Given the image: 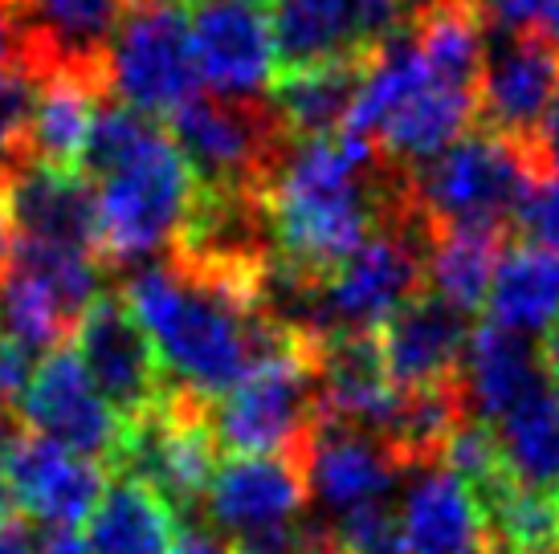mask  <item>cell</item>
<instances>
[{"label":"cell","instance_id":"603a6c76","mask_svg":"<svg viewBox=\"0 0 559 554\" xmlns=\"http://www.w3.org/2000/svg\"><path fill=\"white\" fill-rule=\"evenodd\" d=\"M372 53H359V58H343V62L319 65V70H298V74H278L270 86V103L278 110L282 127L290 131L295 143L307 138H331L340 135L356 98L364 91V77L372 65Z\"/></svg>","mask_w":559,"mask_h":554},{"label":"cell","instance_id":"83f0119b","mask_svg":"<svg viewBox=\"0 0 559 554\" xmlns=\"http://www.w3.org/2000/svg\"><path fill=\"white\" fill-rule=\"evenodd\" d=\"M511 241L514 237L507 232H433L425 290L474 314L478 306H486V290Z\"/></svg>","mask_w":559,"mask_h":554},{"label":"cell","instance_id":"44dd1931","mask_svg":"<svg viewBox=\"0 0 559 554\" xmlns=\"http://www.w3.org/2000/svg\"><path fill=\"white\" fill-rule=\"evenodd\" d=\"M547 380H551V371L544 363L539 342L481 323L469 335L453 387H457L466 420L495 429L498 420H507L519 404L531 400Z\"/></svg>","mask_w":559,"mask_h":554},{"label":"cell","instance_id":"ffe728a7","mask_svg":"<svg viewBox=\"0 0 559 554\" xmlns=\"http://www.w3.org/2000/svg\"><path fill=\"white\" fill-rule=\"evenodd\" d=\"M4 204L16 241L98 257V204L79 171L25 164L4 176ZM103 262V257H98Z\"/></svg>","mask_w":559,"mask_h":554},{"label":"cell","instance_id":"8992f818","mask_svg":"<svg viewBox=\"0 0 559 554\" xmlns=\"http://www.w3.org/2000/svg\"><path fill=\"white\" fill-rule=\"evenodd\" d=\"M433 229L408 204L319 286V342L335 335H376L396 310L425 293Z\"/></svg>","mask_w":559,"mask_h":554},{"label":"cell","instance_id":"e575fe53","mask_svg":"<svg viewBox=\"0 0 559 554\" xmlns=\"http://www.w3.org/2000/svg\"><path fill=\"white\" fill-rule=\"evenodd\" d=\"M347 9L359 16L372 41H384L396 25H404V0H347Z\"/></svg>","mask_w":559,"mask_h":554},{"label":"cell","instance_id":"d6986e66","mask_svg":"<svg viewBox=\"0 0 559 554\" xmlns=\"http://www.w3.org/2000/svg\"><path fill=\"white\" fill-rule=\"evenodd\" d=\"M396 518L404 554H498L478 490L437 461L408 473Z\"/></svg>","mask_w":559,"mask_h":554},{"label":"cell","instance_id":"3957f363","mask_svg":"<svg viewBox=\"0 0 559 554\" xmlns=\"http://www.w3.org/2000/svg\"><path fill=\"white\" fill-rule=\"evenodd\" d=\"M535 180H544L527 147L469 127L441 155L408 171L413 208L433 232H507Z\"/></svg>","mask_w":559,"mask_h":554},{"label":"cell","instance_id":"30bf717a","mask_svg":"<svg viewBox=\"0 0 559 554\" xmlns=\"http://www.w3.org/2000/svg\"><path fill=\"white\" fill-rule=\"evenodd\" d=\"M201 94L188 16L180 4H131L110 46V98L164 123Z\"/></svg>","mask_w":559,"mask_h":554},{"label":"cell","instance_id":"8fae6325","mask_svg":"<svg viewBox=\"0 0 559 554\" xmlns=\"http://www.w3.org/2000/svg\"><path fill=\"white\" fill-rule=\"evenodd\" d=\"M70 339L86 380L123 424H135L140 416L164 404L168 396L164 363L140 318L123 302V293H103L79 318Z\"/></svg>","mask_w":559,"mask_h":554},{"label":"cell","instance_id":"ab89813d","mask_svg":"<svg viewBox=\"0 0 559 554\" xmlns=\"http://www.w3.org/2000/svg\"><path fill=\"white\" fill-rule=\"evenodd\" d=\"M13 257V225H9V204H4V176H0V277Z\"/></svg>","mask_w":559,"mask_h":554},{"label":"cell","instance_id":"d590c367","mask_svg":"<svg viewBox=\"0 0 559 554\" xmlns=\"http://www.w3.org/2000/svg\"><path fill=\"white\" fill-rule=\"evenodd\" d=\"M531 159H535L539 176H559V86L544 115V123H539V131L531 138Z\"/></svg>","mask_w":559,"mask_h":554},{"label":"cell","instance_id":"9a60e30c","mask_svg":"<svg viewBox=\"0 0 559 554\" xmlns=\"http://www.w3.org/2000/svg\"><path fill=\"white\" fill-rule=\"evenodd\" d=\"M0 473L9 485V502L21 509V518L46 534L79 530L110 485V469L74 457L41 436H25V432L4 453Z\"/></svg>","mask_w":559,"mask_h":554},{"label":"cell","instance_id":"8d00e7d4","mask_svg":"<svg viewBox=\"0 0 559 554\" xmlns=\"http://www.w3.org/2000/svg\"><path fill=\"white\" fill-rule=\"evenodd\" d=\"M0 554H41V530L9 514L0 522Z\"/></svg>","mask_w":559,"mask_h":554},{"label":"cell","instance_id":"277c9868","mask_svg":"<svg viewBox=\"0 0 559 554\" xmlns=\"http://www.w3.org/2000/svg\"><path fill=\"white\" fill-rule=\"evenodd\" d=\"M91 188L98 204V257L107 269L164 257L197 196V180L164 127L135 155L91 180Z\"/></svg>","mask_w":559,"mask_h":554},{"label":"cell","instance_id":"52a82bcc","mask_svg":"<svg viewBox=\"0 0 559 554\" xmlns=\"http://www.w3.org/2000/svg\"><path fill=\"white\" fill-rule=\"evenodd\" d=\"M319 424L314 342L302 339L209 400V429L229 457H298Z\"/></svg>","mask_w":559,"mask_h":554},{"label":"cell","instance_id":"7bdbcfd3","mask_svg":"<svg viewBox=\"0 0 559 554\" xmlns=\"http://www.w3.org/2000/svg\"><path fill=\"white\" fill-rule=\"evenodd\" d=\"M13 62V25H9V9L0 0V65Z\"/></svg>","mask_w":559,"mask_h":554},{"label":"cell","instance_id":"5b68a950","mask_svg":"<svg viewBox=\"0 0 559 554\" xmlns=\"http://www.w3.org/2000/svg\"><path fill=\"white\" fill-rule=\"evenodd\" d=\"M171 147L188 164L197 188L209 192H270L286 152L295 147L278 110L265 98L197 94L164 119Z\"/></svg>","mask_w":559,"mask_h":554},{"label":"cell","instance_id":"836d02e7","mask_svg":"<svg viewBox=\"0 0 559 554\" xmlns=\"http://www.w3.org/2000/svg\"><path fill=\"white\" fill-rule=\"evenodd\" d=\"M33 368H37V359H29L16 342H9L0 335V404L13 408V404L21 400V392H25L33 380Z\"/></svg>","mask_w":559,"mask_h":554},{"label":"cell","instance_id":"9c48e42d","mask_svg":"<svg viewBox=\"0 0 559 554\" xmlns=\"http://www.w3.org/2000/svg\"><path fill=\"white\" fill-rule=\"evenodd\" d=\"M13 58L41 77H79L110 94V46L131 0H4Z\"/></svg>","mask_w":559,"mask_h":554},{"label":"cell","instance_id":"4316f807","mask_svg":"<svg viewBox=\"0 0 559 554\" xmlns=\"http://www.w3.org/2000/svg\"><path fill=\"white\" fill-rule=\"evenodd\" d=\"M107 91H98L79 77H46L37 107L29 119V138H25V164L49 171H79L91 123Z\"/></svg>","mask_w":559,"mask_h":554},{"label":"cell","instance_id":"74e56055","mask_svg":"<svg viewBox=\"0 0 559 554\" xmlns=\"http://www.w3.org/2000/svg\"><path fill=\"white\" fill-rule=\"evenodd\" d=\"M171 554H234V546L217 539L213 530H204V526H180Z\"/></svg>","mask_w":559,"mask_h":554},{"label":"cell","instance_id":"ee69618b","mask_svg":"<svg viewBox=\"0 0 559 554\" xmlns=\"http://www.w3.org/2000/svg\"><path fill=\"white\" fill-rule=\"evenodd\" d=\"M302 554H343V551L331 542V534H326V530H314V539L307 542V551H302Z\"/></svg>","mask_w":559,"mask_h":554},{"label":"cell","instance_id":"6da1fadb","mask_svg":"<svg viewBox=\"0 0 559 554\" xmlns=\"http://www.w3.org/2000/svg\"><path fill=\"white\" fill-rule=\"evenodd\" d=\"M123 302L147 330L171 387L201 400H217L249 371L302 342L265 314L262 290L171 257L127 274Z\"/></svg>","mask_w":559,"mask_h":554},{"label":"cell","instance_id":"60d3db41","mask_svg":"<svg viewBox=\"0 0 559 554\" xmlns=\"http://www.w3.org/2000/svg\"><path fill=\"white\" fill-rule=\"evenodd\" d=\"M21 441V420H16V412L9 408V404H0V461H4V453Z\"/></svg>","mask_w":559,"mask_h":554},{"label":"cell","instance_id":"4fadbf2b","mask_svg":"<svg viewBox=\"0 0 559 554\" xmlns=\"http://www.w3.org/2000/svg\"><path fill=\"white\" fill-rule=\"evenodd\" d=\"M188 37L197 74L221 98H265L274 86V33L265 0H188Z\"/></svg>","mask_w":559,"mask_h":554},{"label":"cell","instance_id":"d6a6232c","mask_svg":"<svg viewBox=\"0 0 559 554\" xmlns=\"http://www.w3.org/2000/svg\"><path fill=\"white\" fill-rule=\"evenodd\" d=\"M514 237H523L527 245L559 253V176L535 180V188H531L523 208H519Z\"/></svg>","mask_w":559,"mask_h":554},{"label":"cell","instance_id":"f6af8a7d","mask_svg":"<svg viewBox=\"0 0 559 554\" xmlns=\"http://www.w3.org/2000/svg\"><path fill=\"white\" fill-rule=\"evenodd\" d=\"M13 514V502H9V485H4V473H0V522Z\"/></svg>","mask_w":559,"mask_h":554},{"label":"cell","instance_id":"f1b7e54d","mask_svg":"<svg viewBox=\"0 0 559 554\" xmlns=\"http://www.w3.org/2000/svg\"><path fill=\"white\" fill-rule=\"evenodd\" d=\"M74 318L66 314L53 293L33 281L25 269L9 265L0 277V335L9 342H16L29 359H46V354L62 351L66 339L74 335Z\"/></svg>","mask_w":559,"mask_h":554},{"label":"cell","instance_id":"2e32d148","mask_svg":"<svg viewBox=\"0 0 559 554\" xmlns=\"http://www.w3.org/2000/svg\"><path fill=\"white\" fill-rule=\"evenodd\" d=\"M559 86V58L551 49L481 33V74H478V115L474 127L519 143L531 152V138L544 123Z\"/></svg>","mask_w":559,"mask_h":554},{"label":"cell","instance_id":"ac0fdd59","mask_svg":"<svg viewBox=\"0 0 559 554\" xmlns=\"http://www.w3.org/2000/svg\"><path fill=\"white\" fill-rule=\"evenodd\" d=\"M469 335L474 326L466 310L425 290L376 330V342L396 392H429L457 380Z\"/></svg>","mask_w":559,"mask_h":554},{"label":"cell","instance_id":"d4e9b609","mask_svg":"<svg viewBox=\"0 0 559 554\" xmlns=\"http://www.w3.org/2000/svg\"><path fill=\"white\" fill-rule=\"evenodd\" d=\"M502 478L514 490L559 493V375L495 424Z\"/></svg>","mask_w":559,"mask_h":554},{"label":"cell","instance_id":"e0dca14e","mask_svg":"<svg viewBox=\"0 0 559 554\" xmlns=\"http://www.w3.org/2000/svg\"><path fill=\"white\" fill-rule=\"evenodd\" d=\"M298 461L307 473V493L335 518L359 506L389 502V493L413 473L380 436L323 420V416L314 424L311 441L298 453Z\"/></svg>","mask_w":559,"mask_h":554},{"label":"cell","instance_id":"cb8c5ba5","mask_svg":"<svg viewBox=\"0 0 559 554\" xmlns=\"http://www.w3.org/2000/svg\"><path fill=\"white\" fill-rule=\"evenodd\" d=\"M559 318V253L539 245H507L486 290V323L523 339H544Z\"/></svg>","mask_w":559,"mask_h":554},{"label":"cell","instance_id":"5bb4252c","mask_svg":"<svg viewBox=\"0 0 559 554\" xmlns=\"http://www.w3.org/2000/svg\"><path fill=\"white\" fill-rule=\"evenodd\" d=\"M307 502L311 493L298 457H229L204 490L201 518L217 539L241 542L302 522Z\"/></svg>","mask_w":559,"mask_h":554},{"label":"cell","instance_id":"b9f144b4","mask_svg":"<svg viewBox=\"0 0 559 554\" xmlns=\"http://www.w3.org/2000/svg\"><path fill=\"white\" fill-rule=\"evenodd\" d=\"M539 351H544V363L551 375H559V318L551 323V330L544 335V342H539Z\"/></svg>","mask_w":559,"mask_h":554},{"label":"cell","instance_id":"1f68e13d","mask_svg":"<svg viewBox=\"0 0 559 554\" xmlns=\"http://www.w3.org/2000/svg\"><path fill=\"white\" fill-rule=\"evenodd\" d=\"M331 542L343 554H404L401 539V518L389 502H376V506H359L352 514L335 518V526L326 530Z\"/></svg>","mask_w":559,"mask_h":554},{"label":"cell","instance_id":"ba28073f","mask_svg":"<svg viewBox=\"0 0 559 554\" xmlns=\"http://www.w3.org/2000/svg\"><path fill=\"white\" fill-rule=\"evenodd\" d=\"M217 453L209 429V400L168 384L159 408L127 424L110 473L143 481L156 497H164L176 518H192L201 514L204 490L217 473Z\"/></svg>","mask_w":559,"mask_h":554},{"label":"cell","instance_id":"4dcf8cb0","mask_svg":"<svg viewBox=\"0 0 559 554\" xmlns=\"http://www.w3.org/2000/svg\"><path fill=\"white\" fill-rule=\"evenodd\" d=\"M481 33L523 37L559 58V0H469Z\"/></svg>","mask_w":559,"mask_h":554},{"label":"cell","instance_id":"7402d4cb","mask_svg":"<svg viewBox=\"0 0 559 554\" xmlns=\"http://www.w3.org/2000/svg\"><path fill=\"white\" fill-rule=\"evenodd\" d=\"M270 33L278 74L319 70L380 46L364 33L347 0H270Z\"/></svg>","mask_w":559,"mask_h":554},{"label":"cell","instance_id":"f546056e","mask_svg":"<svg viewBox=\"0 0 559 554\" xmlns=\"http://www.w3.org/2000/svg\"><path fill=\"white\" fill-rule=\"evenodd\" d=\"M41 94V77L25 62L0 65V176L25 168V138H29V119Z\"/></svg>","mask_w":559,"mask_h":554},{"label":"cell","instance_id":"484cf974","mask_svg":"<svg viewBox=\"0 0 559 554\" xmlns=\"http://www.w3.org/2000/svg\"><path fill=\"white\" fill-rule=\"evenodd\" d=\"M176 534H180L176 514L135 478L110 481L86 518L91 554H171Z\"/></svg>","mask_w":559,"mask_h":554},{"label":"cell","instance_id":"7c38bea8","mask_svg":"<svg viewBox=\"0 0 559 554\" xmlns=\"http://www.w3.org/2000/svg\"><path fill=\"white\" fill-rule=\"evenodd\" d=\"M16 416L25 420V429L33 436H41V441L66 448L74 457L103 465V469L115 465L127 432L123 420L110 412V404L94 392L79 354L70 347L46 354L33 368L29 387L16 400Z\"/></svg>","mask_w":559,"mask_h":554},{"label":"cell","instance_id":"bcb514c9","mask_svg":"<svg viewBox=\"0 0 559 554\" xmlns=\"http://www.w3.org/2000/svg\"><path fill=\"white\" fill-rule=\"evenodd\" d=\"M131 4H188V0H131Z\"/></svg>","mask_w":559,"mask_h":554},{"label":"cell","instance_id":"f35d334b","mask_svg":"<svg viewBox=\"0 0 559 554\" xmlns=\"http://www.w3.org/2000/svg\"><path fill=\"white\" fill-rule=\"evenodd\" d=\"M41 554H91V546L74 530H58V534H41Z\"/></svg>","mask_w":559,"mask_h":554},{"label":"cell","instance_id":"7a4b0ae2","mask_svg":"<svg viewBox=\"0 0 559 554\" xmlns=\"http://www.w3.org/2000/svg\"><path fill=\"white\" fill-rule=\"evenodd\" d=\"M265 196L278 262L314 281L335 274L389 216L413 204L408 171L384 164L372 138L352 131L295 143Z\"/></svg>","mask_w":559,"mask_h":554}]
</instances>
